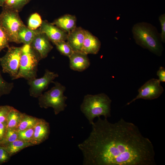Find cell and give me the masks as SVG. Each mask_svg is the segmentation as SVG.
Wrapping results in <instances>:
<instances>
[{
    "label": "cell",
    "mask_w": 165,
    "mask_h": 165,
    "mask_svg": "<svg viewBox=\"0 0 165 165\" xmlns=\"http://www.w3.org/2000/svg\"><path fill=\"white\" fill-rule=\"evenodd\" d=\"M88 137L78 147L84 165H155L152 142L133 123L121 118L112 123L98 117Z\"/></svg>",
    "instance_id": "1"
},
{
    "label": "cell",
    "mask_w": 165,
    "mask_h": 165,
    "mask_svg": "<svg viewBox=\"0 0 165 165\" xmlns=\"http://www.w3.org/2000/svg\"><path fill=\"white\" fill-rule=\"evenodd\" d=\"M50 132L49 123L44 119H39L34 127L31 143L34 145L41 144L48 139Z\"/></svg>",
    "instance_id": "12"
},
{
    "label": "cell",
    "mask_w": 165,
    "mask_h": 165,
    "mask_svg": "<svg viewBox=\"0 0 165 165\" xmlns=\"http://www.w3.org/2000/svg\"><path fill=\"white\" fill-rule=\"evenodd\" d=\"M18 12L13 9H3L0 14V24L7 34L10 42L19 44L18 33L25 25Z\"/></svg>",
    "instance_id": "6"
},
{
    "label": "cell",
    "mask_w": 165,
    "mask_h": 165,
    "mask_svg": "<svg viewBox=\"0 0 165 165\" xmlns=\"http://www.w3.org/2000/svg\"><path fill=\"white\" fill-rule=\"evenodd\" d=\"M50 90L42 94L38 98V104L41 108H52L56 115L65 109L67 97L64 94L65 87L57 82Z\"/></svg>",
    "instance_id": "5"
},
{
    "label": "cell",
    "mask_w": 165,
    "mask_h": 165,
    "mask_svg": "<svg viewBox=\"0 0 165 165\" xmlns=\"http://www.w3.org/2000/svg\"><path fill=\"white\" fill-rule=\"evenodd\" d=\"M24 114L13 107L7 118L6 123L7 128L16 130Z\"/></svg>",
    "instance_id": "18"
},
{
    "label": "cell",
    "mask_w": 165,
    "mask_h": 165,
    "mask_svg": "<svg viewBox=\"0 0 165 165\" xmlns=\"http://www.w3.org/2000/svg\"><path fill=\"white\" fill-rule=\"evenodd\" d=\"M134 38L137 44L160 56L163 47L160 34L152 24L145 22L137 23L132 29Z\"/></svg>",
    "instance_id": "2"
},
{
    "label": "cell",
    "mask_w": 165,
    "mask_h": 165,
    "mask_svg": "<svg viewBox=\"0 0 165 165\" xmlns=\"http://www.w3.org/2000/svg\"><path fill=\"white\" fill-rule=\"evenodd\" d=\"M159 79L153 78L146 82L138 90L137 96L126 105H128L139 99L152 100L159 97L164 91Z\"/></svg>",
    "instance_id": "8"
},
{
    "label": "cell",
    "mask_w": 165,
    "mask_h": 165,
    "mask_svg": "<svg viewBox=\"0 0 165 165\" xmlns=\"http://www.w3.org/2000/svg\"><path fill=\"white\" fill-rule=\"evenodd\" d=\"M39 32L38 28L32 30L24 25L20 28L18 33L19 43L30 45L35 36Z\"/></svg>",
    "instance_id": "17"
},
{
    "label": "cell",
    "mask_w": 165,
    "mask_h": 165,
    "mask_svg": "<svg viewBox=\"0 0 165 165\" xmlns=\"http://www.w3.org/2000/svg\"><path fill=\"white\" fill-rule=\"evenodd\" d=\"M55 45L57 49L61 53L68 57L74 52L71 47L65 41L60 42Z\"/></svg>",
    "instance_id": "24"
},
{
    "label": "cell",
    "mask_w": 165,
    "mask_h": 165,
    "mask_svg": "<svg viewBox=\"0 0 165 165\" xmlns=\"http://www.w3.org/2000/svg\"><path fill=\"white\" fill-rule=\"evenodd\" d=\"M10 157L5 148L0 146V164L8 161Z\"/></svg>",
    "instance_id": "30"
},
{
    "label": "cell",
    "mask_w": 165,
    "mask_h": 165,
    "mask_svg": "<svg viewBox=\"0 0 165 165\" xmlns=\"http://www.w3.org/2000/svg\"><path fill=\"white\" fill-rule=\"evenodd\" d=\"M58 76L57 73L46 69L44 75L42 77L28 80V83L30 86V95L34 97H38Z\"/></svg>",
    "instance_id": "9"
},
{
    "label": "cell",
    "mask_w": 165,
    "mask_h": 165,
    "mask_svg": "<svg viewBox=\"0 0 165 165\" xmlns=\"http://www.w3.org/2000/svg\"><path fill=\"white\" fill-rule=\"evenodd\" d=\"M21 47L9 46L6 54L0 57L2 72L13 79L17 74L20 66Z\"/></svg>",
    "instance_id": "7"
},
{
    "label": "cell",
    "mask_w": 165,
    "mask_h": 165,
    "mask_svg": "<svg viewBox=\"0 0 165 165\" xmlns=\"http://www.w3.org/2000/svg\"><path fill=\"white\" fill-rule=\"evenodd\" d=\"M34 145L31 142H25L18 139L3 147L11 156L25 148Z\"/></svg>",
    "instance_id": "19"
},
{
    "label": "cell",
    "mask_w": 165,
    "mask_h": 165,
    "mask_svg": "<svg viewBox=\"0 0 165 165\" xmlns=\"http://www.w3.org/2000/svg\"><path fill=\"white\" fill-rule=\"evenodd\" d=\"M50 40L44 33L40 32L35 36L30 44L41 59L46 58L53 48Z\"/></svg>",
    "instance_id": "11"
},
{
    "label": "cell",
    "mask_w": 165,
    "mask_h": 165,
    "mask_svg": "<svg viewBox=\"0 0 165 165\" xmlns=\"http://www.w3.org/2000/svg\"><path fill=\"white\" fill-rule=\"evenodd\" d=\"M9 37L4 29L0 24V52L9 46Z\"/></svg>",
    "instance_id": "26"
},
{
    "label": "cell",
    "mask_w": 165,
    "mask_h": 165,
    "mask_svg": "<svg viewBox=\"0 0 165 165\" xmlns=\"http://www.w3.org/2000/svg\"><path fill=\"white\" fill-rule=\"evenodd\" d=\"M2 7V9H9L18 11L17 0H3Z\"/></svg>",
    "instance_id": "28"
},
{
    "label": "cell",
    "mask_w": 165,
    "mask_h": 165,
    "mask_svg": "<svg viewBox=\"0 0 165 165\" xmlns=\"http://www.w3.org/2000/svg\"><path fill=\"white\" fill-rule=\"evenodd\" d=\"M34 131V128L18 131V139L31 143Z\"/></svg>",
    "instance_id": "25"
},
{
    "label": "cell",
    "mask_w": 165,
    "mask_h": 165,
    "mask_svg": "<svg viewBox=\"0 0 165 165\" xmlns=\"http://www.w3.org/2000/svg\"><path fill=\"white\" fill-rule=\"evenodd\" d=\"M14 87L13 82H9L5 80L0 72V97L10 93Z\"/></svg>",
    "instance_id": "23"
},
{
    "label": "cell",
    "mask_w": 165,
    "mask_h": 165,
    "mask_svg": "<svg viewBox=\"0 0 165 165\" xmlns=\"http://www.w3.org/2000/svg\"><path fill=\"white\" fill-rule=\"evenodd\" d=\"M101 45V42L97 37L88 31L85 30L82 53L87 55L96 54L100 50Z\"/></svg>",
    "instance_id": "15"
},
{
    "label": "cell",
    "mask_w": 165,
    "mask_h": 165,
    "mask_svg": "<svg viewBox=\"0 0 165 165\" xmlns=\"http://www.w3.org/2000/svg\"><path fill=\"white\" fill-rule=\"evenodd\" d=\"M85 34V30L80 27H76L68 33L67 42L73 52H81Z\"/></svg>",
    "instance_id": "13"
},
{
    "label": "cell",
    "mask_w": 165,
    "mask_h": 165,
    "mask_svg": "<svg viewBox=\"0 0 165 165\" xmlns=\"http://www.w3.org/2000/svg\"><path fill=\"white\" fill-rule=\"evenodd\" d=\"M3 3V0H0V6H2Z\"/></svg>",
    "instance_id": "34"
},
{
    "label": "cell",
    "mask_w": 165,
    "mask_h": 165,
    "mask_svg": "<svg viewBox=\"0 0 165 165\" xmlns=\"http://www.w3.org/2000/svg\"><path fill=\"white\" fill-rule=\"evenodd\" d=\"M42 22L40 16L37 13H35L29 17L27 27L31 30H35L40 28Z\"/></svg>",
    "instance_id": "22"
},
{
    "label": "cell",
    "mask_w": 165,
    "mask_h": 165,
    "mask_svg": "<svg viewBox=\"0 0 165 165\" xmlns=\"http://www.w3.org/2000/svg\"><path fill=\"white\" fill-rule=\"evenodd\" d=\"M18 139V132L16 129L7 128L5 136L0 142V146L5 147Z\"/></svg>",
    "instance_id": "21"
},
{
    "label": "cell",
    "mask_w": 165,
    "mask_h": 165,
    "mask_svg": "<svg viewBox=\"0 0 165 165\" xmlns=\"http://www.w3.org/2000/svg\"><path fill=\"white\" fill-rule=\"evenodd\" d=\"M69 58L70 68L74 71H82L90 65V60L87 55L82 52H74Z\"/></svg>",
    "instance_id": "14"
},
{
    "label": "cell",
    "mask_w": 165,
    "mask_h": 165,
    "mask_svg": "<svg viewBox=\"0 0 165 165\" xmlns=\"http://www.w3.org/2000/svg\"><path fill=\"white\" fill-rule=\"evenodd\" d=\"M111 99L104 93L87 94L80 105V110L92 125L96 117L103 116L107 118L111 116Z\"/></svg>",
    "instance_id": "3"
},
{
    "label": "cell",
    "mask_w": 165,
    "mask_h": 165,
    "mask_svg": "<svg viewBox=\"0 0 165 165\" xmlns=\"http://www.w3.org/2000/svg\"><path fill=\"white\" fill-rule=\"evenodd\" d=\"M161 28V32L160 34L161 41L164 43L165 42V14L161 15L159 17Z\"/></svg>",
    "instance_id": "29"
},
{
    "label": "cell",
    "mask_w": 165,
    "mask_h": 165,
    "mask_svg": "<svg viewBox=\"0 0 165 165\" xmlns=\"http://www.w3.org/2000/svg\"><path fill=\"white\" fill-rule=\"evenodd\" d=\"M6 129V123H0V142L5 136Z\"/></svg>",
    "instance_id": "32"
},
{
    "label": "cell",
    "mask_w": 165,
    "mask_h": 165,
    "mask_svg": "<svg viewBox=\"0 0 165 165\" xmlns=\"http://www.w3.org/2000/svg\"><path fill=\"white\" fill-rule=\"evenodd\" d=\"M160 82H165V69L163 67H160L157 72Z\"/></svg>",
    "instance_id": "31"
},
{
    "label": "cell",
    "mask_w": 165,
    "mask_h": 165,
    "mask_svg": "<svg viewBox=\"0 0 165 165\" xmlns=\"http://www.w3.org/2000/svg\"><path fill=\"white\" fill-rule=\"evenodd\" d=\"M41 59L30 45L24 44L21 46L18 74L12 80L23 78L28 81L36 78L38 64Z\"/></svg>",
    "instance_id": "4"
},
{
    "label": "cell",
    "mask_w": 165,
    "mask_h": 165,
    "mask_svg": "<svg viewBox=\"0 0 165 165\" xmlns=\"http://www.w3.org/2000/svg\"><path fill=\"white\" fill-rule=\"evenodd\" d=\"M13 107L8 105L0 106V123H6L8 114Z\"/></svg>",
    "instance_id": "27"
},
{
    "label": "cell",
    "mask_w": 165,
    "mask_h": 165,
    "mask_svg": "<svg viewBox=\"0 0 165 165\" xmlns=\"http://www.w3.org/2000/svg\"><path fill=\"white\" fill-rule=\"evenodd\" d=\"M39 119L24 113L16 130L19 131L34 128Z\"/></svg>",
    "instance_id": "20"
},
{
    "label": "cell",
    "mask_w": 165,
    "mask_h": 165,
    "mask_svg": "<svg viewBox=\"0 0 165 165\" xmlns=\"http://www.w3.org/2000/svg\"><path fill=\"white\" fill-rule=\"evenodd\" d=\"M38 29L40 32L45 34L55 45L60 42L67 40V32L46 21H42Z\"/></svg>",
    "instance_id": "10"
},
{
    "label": "cell",
    "mask_w": 165,
    "mask_h": 165,
    "mask_svg": "<svg viewBox=\"0 0 165 165\" xmlns=\"http://www.w3.org/2000/svg\"><path fill=\"white\" fill-rule=\"evenodd\" d=\"M31 0H17V10L18 11Z\"/></svg>",
    "instance_id": "33"
},
{
    "label": "cell",
    "mask_w": 165,
    "mask_h": 165,
    "mask_svg": "<svg viewBox=\"0 0 165 165\" xmlns=\"http://www.w3.org/2000/svg\"><path fill=\"white\" fill-rule=\"evenodd\" d=\"M76 21L75 16L66 14L56 20L52 24L68 33L76 27Z\"/></svg>",
    "instance_id": "16"
}]
</instances>
